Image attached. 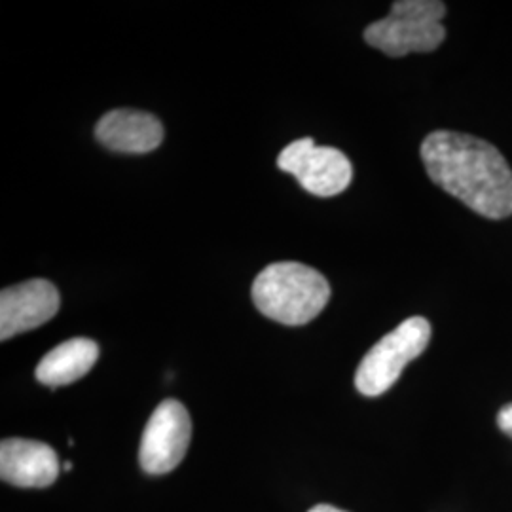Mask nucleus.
<instances>
[{"mask_svg":"<svg viewBox=\"0 0 512 512\" xmlns=\"http://www.w3.org/2000/svg\"><path fill=\"white\" fill-rule=\"evenodd\" d=\"M497 425H499V429H501L505 435L512 437V403L505 404V406L499 410V414H497Z\"/></svg>","mask_w":512,"mask_h":512,"instance_id":"9b49d317","label":"nucleus"},{"mask_svg":"<svg viewBox=\"0 0 512 512\" xmlns=\"http://www.w3.org/2000/svg\"><path fill=\"white\" fill-rule=\"evenodd\" d=\"M431 340L425 317H410L370 349L355 372V387L365 397H378L401 378L404 366L418 359Z\"/></svg>","mask_w":512,"mask_h":512,"instance_id":"20e7f679","label":"nucleus"},{"mask_svg":"<svg viewBox=\"0 0 512 512\" xmlns=\"http://www.w3.org/2000/svg\"><path fill=\"white\" fill-rule=\"evenodd\" d=\"M63 469H65V471H73V463H71V461H69V463H65V465H63Z\"/></svg>","mask_w":512,"mask_h":512,"instance_id":"ddd939ff","label":"nucleus"},{"mask_svg":"<svg viewBox=\"0 0 512 512\" xmlns=\"http://www.w3.org/2000/svg\"><path fill=\"white\" fill-rule=\"evenodd\" d=\"M444 16L446 4L440 0L393 2L387 18L366 27V44L389 57L433 52L446 38V29L440 23Z\"/></svg>","mask_w":512,"mask_h":512,"instance_id":"7ed1b4c3","label":"nucleus"},{"mask_svg":"<svg viewBox=\"0 0 512 512\" xmlns=\"http://www.w3.org/2000/svg\"><path fill=\"white\" fill-rule=\"evenodd\" d=\"M95 137L114 152L147 154L162 145L164 126L150 112L116 109L97 122Z\"/></svg>","mask_w":512,"mask_h":512,"instance_id":"1a4fd4ad","label":"nucleus"},{"mask_svg":"<svg viewBox=\"0 0 512 512\" xmlns=\"http://www.w3.org/2000/svg\"><path fill=\"white\" fill-rule=\"evenodd\" d=\"M0 476L19 488H46L59 476V459L44 442L4 439L0 444Z\"/></svg>","mask_w":512,"mask_h":512,"instance_id":"6e6552de","label":"nucleus"},{"mask_svg":"<svg viewBox=\"0 0 512 512\" xmlns=\"http://www.w3.org/2000/svg\"><path fill=\"white\" fill-rule=\"evenodd\" d=\"M192 439V421L183 404L167 399L152 412L143 431L139 461L148 475H165L179 467Z\"/></svg>","mask_w":512,"mask_h":512,"instance_id":"423d86ee","label":"nucleus"},{"mask_svg":"<svg viewBox=\"0 0 512 512\" xmlns=\"http://www.w3.org/2000/svg\"><path fill=\"white\" fill-rule=\"evenodd\" d=\"M277 167L291 173L306 192L321 198L342 194L353 179L348 156L332 147H317L311 137L293 141L281 150Z\"/></svg>","mask_w":512,"mask_h":512,"instance_id":"39448f33","label":"nucleus"},{"mask_svg":"<svg viewBox=\"0 0 512 512\" xmlns=\"http://www.w3.org/2000/svg\"><path fill=\"white\" fill-rule=\"evenodd\" d=\"M330 300L327 277L300 262H275L256 275L253 302L268 319L287 327L313 321Z\"/></svg>","mask_w":512,"mask_h":512,"instance_id":"f03ea898","label":"nucleus"},{"mask_svg":"<svg viewBox=\"0 0 512 512\" xmlns=\"http://www.w3.org/2000/svg\"><path fill=\"white\" fill-rule=\"evenodd\" d=\"M308 512H348L342 511V509H338V507H332V505H317V507H313Z\"/></svg>","mask_w":512,"mask_h":512,"instance_id":"f8f14e48","label":"nucleus"},{"mask_svg":"<svg viewBox=\"0 0 512 512\" xmlns=\"http://www.w3.org/2000/svg\"><path fill=\"white\" fill-rule=\"evenodd\" d=\"M99 359V346L90 338H73L50 353L38 363L37 376L40 384L61 387L84 378Z\"/></svg>","mask_w":512,"mask_h":512,"instance_id":"9d476101","label":"nucleus"},{"mask_svg":"<svg viewBox=\"0 0 512 512\" xmlns=\"http://www.w3.org/2000/svg\"><path fill=\"white\" fill-rule=\"evenodd\" d=\"M59 291L48 279H29L0 293V340L38 329L59 311Z\"/></svg>","mask_w":512,"mask_h":512,"instance_id":"0eeeda50","label":"nucleus"},{"mask_svg":"<svg viewBox=\"0 0 512 512\" xmlns=\"http://www.w3.org/2000/svg\"><path fill=\"white\" fill-rule=\"evenodd\" d=\"M429 179L480 217L512 215V169L488 141L467 133L439 129L421 143Z\"/></svg>","mask_w":512,"mask_h":512,"instance_id":"f257e3e1","label":"nucleus"}]
</instances>
